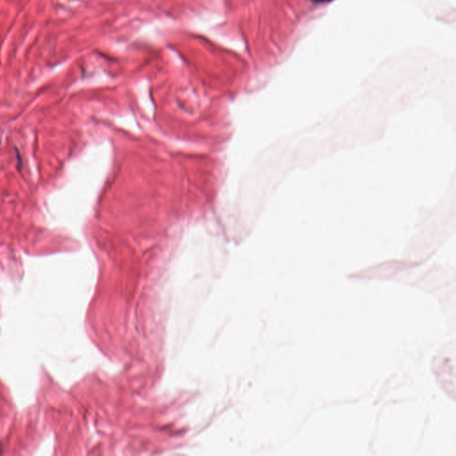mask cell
<instances>
[{"instance_id": "cell-1", "label": "cell", "mask_w": 456, "mask_h": 456, "mask_svg": "<svg viewBox=\"0 0 456 456\" xmlns=\"http://www.w3.org/2000/svg\"><path fill=\"white\" fill-rule=\"evenodd\" d=\"M313 2L315 3H327V2H331L332 0H312Z\"/></svg>"}]
</instances>
